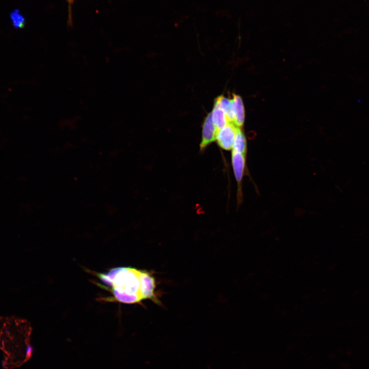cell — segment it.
Wrapping results in <instances>:
<instances>
[{
    "label": "cell",
    "instance_id": "obj_1",
    "mask_svg": "<svg viewBox=\"0 0 369 369\" xmlns=\"http://www.w3.org/2000/svg\"><path fill=\"white\" fill-rule=\"evenodd\" d=\"M95 275L100 281L98 285L111 294L103 300L126 304L137 303L145 299L156 302L155 280L147 271L121 266Z\"/></svg>",
    "mask_w": 369,
    "mask_h": 369
},
{
    "label": "cell",
    "instance_id": "obj_2",
    "mask_svg": "<svg viewBox=\"0 0 369 369\" xmlns=\"http://www.w3.org/2000/svg\"><path fill=\"white\" fill-rule=\"evenodd\" d=\"M218 132L213 121L211 113L208 114L204 118L202 125V140L200 145L201 151H203L216 139Z\"/></svg>",
    "mask_w": 369,
    "mask_h": 369
},
{
    "label": "cell",
    "instance_id": "obj_3",
    "mask_svg": "<svg viewBox=\"0 0 369 369\" xmlns=\"http://www.w3.org/2000/svg\"><path fill=\"white\" fill-rule=\"evenodd\" d=\"M237 127L229 122L217 133L216 140L219 146L225 150L232 149Z\"/></svg>",
    "mask_w": 369,
    "mask_h": 369
},
{
    "label": "cell",
    "instance_id": "obj_4",
    "mask_svg": "<svg viewBox=\"0 0 369 369\" xmlns=\"http://www.w3.org/2000/svg\"><path fill=\"white\" fill-rule=\"evenodd\" d=\"M232 164L235 177L237 182L239 186L238 189L239 190V186L242 179L245 166V155L232 151Z\"/></svg>",
    "mask_w": 369,
    "mask_h": 369
},
{
    "label": "cell",
    "instance_id": "obj_5",
    "mask_svg": "<svg viewBox=\"0 0 369 369\" xmlns=\"http://www.w3.org/2000/svg\"><path fill=\"white\" fill-rule=\"evenodd\" d=\"M232 102L234 115V124L236 127L241 128L245 118L244 108L242 98L239 95L233 94Z\"/></svg>",
    "mask_w": 369,
    "mask_h": 369
},
{
    "label": "cell",
    "instance_id": "obj_6",
    "mask_svg": "<svg viewBox=\"0 0 369 369\" xmlns=\"http://www.w3.org/2000/svg\"><path fill=\"white\" fill-rule=\"evenodd\" d=\"M211 114L213 121L218 131L229 122L224 112L220 108L216 98L214 101Z\"/></svg>",
    "mask_w": 369,
    "mask_h": 369
},
{
    "label": "cell",
    "instance_id": "obj_7",
    "mask_svg": "<svg viewBox=\"0 0 369 369\" xmlns=\"http://www.w3.org/2000/svg\"><path fill=\"white\" fill-rule=\"evenodd\" d=\"M232 151L245 155L247 141L245 135L240 128L237 127L233 144Z\"/></svg>",
    "mask_w": 369,
    "mask_h": 369
},
{
    "label": "cell",
    "instance_id": "obj_8",
    "mask_svg": "<svg viewBox=\"0 0 369 369\" xmlns=\"http://www.w3.org/2000/svg\"><path fill=\"white\" fill-rule=\"evenodd\" d=\"M220 108L224 112L229 122L234 123V115L233 111L232 99H228L223 95L216 98Z\"/></svg>",
    "mask_w": 369,
    "mask_h": 369
},
{
    "label": "cell",
    "instance_id": "obj_9",
    "mask_svg": "<svg viewBox=\"0 0 369 369\" xmlns=\"http://www.w3.org/2000/svg\"><path fill=\"white\" fill-rule=\"evenodd\" d=\"M10 19L12 26L16 29L24 28L26 24V19L18 9H14L10 13Z\"/></svg>",
    "mask_w": 369,
    "mask_h": 369
},
{
    "label": "cell",
    "instance_id": "obj_10",
    "mask_svg": "<svg viewBox=\"0 0 369 369\" xmlns=\"http://www.w3.org/2000/svg\"><path fill=\"white\" fill-rule=\"evenodd\" d=\"M74 0H67V1L68 2L69 5H70V8H71V5L73 3V2H74Z\"/></svg>",
    "mask_w": 369,
    "mask_h": 369
}]
</instances>
